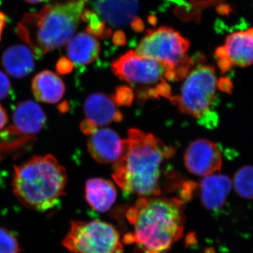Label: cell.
Listing matches in <instances>:
<instances>
[{
	"instance_id": "obj_1",
	"label": "cell",
	"mask_w": 253,
	"mask_h": 253,
	"mask_svg": "<svg viewBox=\"0 0 253 253\" xmlns=\"http://www.w3.org/2000/svg\"><path fill=\"white\" fill-rule=\"evenodd\" d=\"M174 153V147L152 134L129 129L123 156L113 164V179L125 194L139 198L160 196L161 166Z\"/></svg>"
},
{
	"instance_id": "obj_2",
	"label": "cell",
	"mask_w": 253,
	"mask_h": 253,
	"mask_svg": "<svg viewBox=\"0 0 253 253\" xmlns=\"http://www.w3.org/2000/svg\"><path fill=\"white\" fill-rule=\"evenodd\" d=\"M126 218L134 231L123 242L137 245L144 253H166L184 234L182 201L176 198H139Z\"/></svg>"
},
{
	"instance_id": "obj_3",
	"label": "cell",
	"mask_w": 253,
	"mask_h": 253,
	"mask_svg": "<svg viewBox=\"0 0 253 253\" xmlns=\"http://www.w3.org/2000/svg\"><path fill=\"white\" fill-rule=\"evenodd\" d=\"M87 1L46 5L38 12L25 14L17 25L18 37L38 56L61 47L77 29Z\"/></svg>"
},
{
	"instance_id": "obj_4",
	"label": "cell",
	"mask_w": 253,
	"mask_h": 253,
	"mask_svg": "<svg viewBox=\"0 0 253 253\" xmlns=\"http://www.w3.org/2000/svg\"><path fill=\"white\" fill-rule=\"evenodd\" d=\"M67 181L66 169L52 155L35 156L15 166L13 192L25 207L49 211L64 194Z\"/></svg>"
},
{
	"instance_id": "obj_5",
	"label": "cell",
	"mask_w": 253,
	"mask_h": 253,
	"mask_svg": "<svg viewBox=\"0 0 253 253\" xmlns=\"http://www.w3.org/2000/svg\"><path fill=\"white\" fill-rule=\"evenodd\" d=\"M190 42L172 28L163 26L150 29L136 46L139 56L151 58L164 65V78L169 81H179L188 76L194 65L186 55Z\"/></svg>"
},
{
	"instance_id": "obj_6",
	"label": "cell",
	"mask_w": 253,
	"mask_h": 253,
	"mask_svg": "<svg viewBox=\"0 0 253 253\" xmlns=\"http://www.w3.org/2000/svg\"><path fill=\"white\" fill-rule=\"evenodd\" d=\"M62 244L71 253H123L124 251L116 228L99 220L71 221Z\"/></svg>"
},
{
	"instance_id": "obj_7",
	"label": "cell",
	"mask_w": 253,
	"mask_h": 253,
	"mask_svg": "<svg viewBox=\"0 0 253 253\" xmlns=\"http://www.w3.org/2000/svg\"><path fill=\"white\" fill-rule=\"evenodd\" d=\"M216 88L214 68L211 65L199 64L187 76L180 94L169 99L181 113L199 119L214 102Z\"/></svg>"
},
{
	"instance_id": "obj_8",
	"label": "cell",
	"mask_w": 253,
	"mask_h": 253,
	"mask_svg": "<svg viewBox=\"0 0 253 253\" xmlns=\"http://www.w3.org/2000/svg\"><path fill=\"white\" fill-rule=\"evenodd\" d=\"M112 70L118 78L129 84L156 86L165 80L166 68L156 60L129 51L113 61Z\"/></svg>"
},
{
	"instance_id": "obj_9",
	"label": "cell",
	"mask_w": 253,
	"mask_h": 253,
	"mask_svg": "<svg viewBox=\"0 0 253 253\" xmlns=\"http://www.w3.org/2000/svg\"><path fill=\"white\" fill-rule=\"evenodd\" d=\"M184 164L193 174L206 176L219 171L222 165V158L217 145L200 139L193 141L186 150Z\"/></svg>"
},
{
	"instance_id": "obj_10",
	"label": "cell",
	"mask_w": 253,
	"mask_h": 253,
	"mask_svg": "<svg viewBox=\"0 0 253 253\" xmlns=\"http://www.w3.org/2000/svg\"><path fill=\"white\" fill-rule=\"evenodd\" d=\"M46 116L41 106L32 101L19 103L13 113V126L6 131L8 135L23 136L26 141L34 137L44 127Z\"/></svg>"
},
{
	"instance_id": "obj_11",
	"label": "cell",
	"mask_w": 253,
	"mask_h": 253,
	"mask_svg": "<svg viewBox=\"0 0 253 253\" xmlns=\"http://www.w3.org/2000/svg\"><path fill=\"white\" fill-rule=\"evenodd\" d=\"M126 139L111 129H97L89 136L87 149L93 159L101 164L116 163L123 156Z\"/></svg>"
},
{
	"instance_id": "obj_12",
	"label": "cell",
	"mask_w": 253,
	"mask_h": 253,
	"mask_svg": "<svg viewBox=\"0 0 253 253\" xmlns=\"http://www.w3.org/2000/svg\"><path fill=\"white\" fill-rule=\"evenodd\" d=\"M231 188L232 181L229 176L223 174L206 176L200 184L201 199L204 207L214 212L222 209Z\"/></svg>"
},
{
	"instance_id": "obj_13",
	"label": "cell",
	"mask_w": 253,
	"mask_h": 253,
	"mask_svg": "<svg viewBox=\"0 0 253 253\" xmlns=\"http://www.w3.org/2000/svg\"><path fill=\"white\" fill-rule=\"evenodd\" d=\"M86 119L96 126L120 123L123 120L122 113L116 108L111 97L102 93H94L88 96L84 105Z\"/></svg>"
},
{
	"instance_id": "obj_14",
	"label": "cell",
	"mask_w": 253,
	"mask_h": 253,
	"mask_svg": "<svg viewBox=\"0 0 253 253\" xmlns=\"http://www.w3.org/2000/svg\"><path fill=\"white\" fill-rule=\"evenodd\" d=\"M94 7L105 21L113 26H124L135 18L137 0H96Z\"/></svg>"
},
{
	"instance_id": "obj_15",
	"label": "cell",
	"mask_w": 253,
	"mask_h": 253,
	"mask_svg": "<svg viewBox=\"0 0 253 253\" xmlns=\"http://www.w3.org/2000/svg\"><path fill=\"white\" fill-rule=\"evenodd\" d=\"M224 46L234 66L246 68L253 64V28L229 35Z\"/></svg>"
},
{
	"instance_id": "obj_16",
	"label": "cell",
	"mask_w": 253,
	"mask_h": 253,
	"mask_svg": "<svg viewBox=\"0 0 253 253\" xmlns=\"http://www.w3.org/2000/svg\"><path fill=\"white\" fill-rule=\"evenodd\" d=\"M85 199L94 211L106 212L116 202L117 190L111 181L102 178H93L86 181Z\"/></svg>"
},
{
	"instance_id": "obj_17",
	"label": "cell",
	"mask_w": 253,
	"mask_h": 253,
	"mask_svg": "<svg viewBox=\"0 0 253 253\" xmlns=\"http://www.w3.org/2000/svg\"><path fill=\"white\" fill-rule=\"evenodd\" d=\"M1 64L13 78H24L34 69V56L27 46L21 44L11 46L5 50Z\"/></svg>"
},
{
	"instance_id": "obj_18",
	"label": "cell",
	"mask_w": 253,
	"mask_h": 253,
	"mask_svg": "<svg viewBox=\"0 0 253 253\" xmlns=\"http://www.w3.org/2000/svg\"><path fill=\"white\" fill-rule=\"evenodd\" d=\"M62 80L55 73L44 71L38 73L32 81V90L38 101L55 104L62 99L65 93Z\"/></svg>"
},
{
	"instance_id": "obj_19",
	"label": "cell",
	"mask_w": 253,
	"mask_h": 253,
	"mask_svg": "<svg viewBox=\"0 0 253 253\" xmlns=\"http://www.w3.org/2000/svg\"><path fill=\"white\" fill-rule=\"evenodd\" d=\"M99 42L88 33H81L68 42L67 54L73 63L83 66L94 62L100 54Z\"/></svg>"
},
{
	"instance_id": "obj_20",
	"label": "cell",
	"mask_w": 253,
	"mask_h": 253,
	"mask_svg": "<svg viewBox=\"0 0 253 253\" xmlns=\"http://www.w3.org/2000/svg\"><path fill=\"white\" fill-rule=\"evenodd\" d=\"M234 188L237 194L244 199H253V166L241 168L234 178Z\"/></svg>"
},
{
	"instance_id": "obj_21",
	"label": "cell",
	"mask_w": 253,
	"mask_h": 253,
	"mask_svg": "<svg viewBox=\"0 0 253 253\" xmlns=\"http://www.w3.org/2000/svg\"><path fill=\"white\" fill-rule=\"evenodd\" d=\"M81 18L88 23L86 31L89 34L101 38H109L112 34L111 29L106 28L104 23L93 11L86 10L82 14Z\"/></svg>"
},
{
	"instance_id": "obj_22",
	"label": "cell",
	"mask_w": 253,
	"mask_h": 253,
	"mask_svg": "<svg viewBox=\"0 0 253 253\" xmlns=\"http://www.w3.org/2000/svg\"><path fill=\"white\" fill-rule=\"evenodd\" d=\"M19 242L11 231L0 227V253H20Z\"/></svg>"
},
{
	"instance_id": "obj_23",
	"label": "cell",
	"mask_w": 253,
	"mask_h": 253,
	"mask_svg": "<svg viewBox=\"0 0 253 253\" xmlns=\"http://www.w3.org/2000/svg\"><path fill=\"white\" fill-rule=\"evenodd\" d=\"M115 104L119 106H130L134 101V95L132 89L127 86H120L115 94L111 96Z\"/></svg>"
},
{
	"instance_id": "obj_24",
	"label": "cell",
	"mask_w": 253,
	"mask_h": 253,
	"mask_svg": "<svg viewBox=\"0 0 253 253\" xmlns=\"http://www.w3.org/2000/svg\"><path fill=\"white\" fill-rule=\"evenodd\" d=\"M200 125L206 126L208 129H214L217 126L219 123V116L215 112L208 110L198 121Z\"/></svg>"
},
{
	"instance_id": "obj_25",
	"label": "cell",
	"mask_w": 253,
	"mask_h": 253,
	"mask_svg": "<svg viewBox=\"0 0 253 253\" xmlns=\"http://www.w3.org/2000/svg\"><path fill=\"white\" fill-rule=\"evenodd\" d=\"M11 90V84L9 78L0 71V100L6 99Z\"/></svg>"
},
{
	"instance_id": "obj_26",
	"label": "cell",
	"mask_w": 253,
	"mask_h": 253,
	"mask_svg": "<svg viewBox=\"0 0 253 253\" xmlns=\"http://www.w3.org/2000/svg\"><path fill=\"white\" fill-rule=\"evenodd\" d=\"M56 71L60 74L66 75L72 72L73 63L66 57H61L58 60L56 65Z\"/></svg>"
},
{
	"instance_id": "obj_27",
	"label": "cell",
	"mask_w": 253,
	"mask_h": 253,
	"mask_svg": "<svg viewBox=\"0 0 253 253\" xmlns=\"http://www.w3.org/2000/svg\"><path fill=\"white\" fill-rule=\"evenodd\" d=\"M217 86L219 90L229 94L232 93L233 88H234L232 82L227 77L219 78V81H217Z\"/></svg>"
},
{
	"instance_id": "obj_28",
	"label": "cell",
	"mask_w": 253,
	"mask_h": 253,
	"mask_svg": "<svg viewBox=\"0 0 253 253\" xmlns=\"http://www.w3.org/2000/svg\"><path fill=\"white\" fill-rule=\"evenodd\" d=\"M97 126L89 120L84 119V121H82L80 128L83 134L90 136L97 130Z\"/></svg>"
},
{
	"instance_id": "obj_29",
	"label": "cell",
	"mask_w": 253,
	"mask_h": 253,
	"mask_svg": "<svg viewBox=\"0 0 253 253\" xmlns=\"http://www.w3.org/2000/svg\"><path fill=\"white\" fill-rule=\"evenodd\" d=\"M217 65L221 73L229 72L231 71V68L234 67V65L227 57L217 59Z\"/></svg>"
},
{
	"instance_id": "obj_30",
	"label": "cell",
	"mask_w": 253,
	"mask_h": 253,
	"mask_svg": "<svg viewBox=\"0 0 253 253\" xmlns=\"http://www.w3.org/2000/svg\"><path fill=\"white\" fill-rule=\"evenodd\" d=\"M113 44L118 46H123L126 43V35L123 31H118L113 34Z\"/></svg>"
},
{
	"instance_id": "obj_31",
	"label": "cell",
	"mask_w": 253,
	"mask_h": 253,
	"mask_svg": "<svg viewBox=\"0 0 253 253\" xmlns=\"http://www.w3.org/2000/svg\"><path fill=\"white\" fill-rule=\"evenodd\" d=\"M131 28L136 32H141L144 30V25L140 18L136 17L131 21Z\"/></svg>"
},
{
	"instance_id": "obj_32",
	"label": "cell",
	"mask_w": 253,
	"mask_h": 253,
	"mask_svg": "<svg viewBox=\"0 0 253 253\" xmlns=\"http://www.w3.org/2000/svg\"><path fill=\"white\" fill-rule=\"evenodd\" d=\"M8 121L7 113L4 108L0 104V129L4 127Z\"/></svg>"
},
{
	"instance_id": "obj_33",
	"label": "cell",
	"mask_w": 253,
	"mask_h": 253,
	"mask_svg": "<svg viewBox=\"0 0 253 253\" xmlns=\"http://www.w3.org/2000/svg\"><path fill=\"white\" fill-rule=\"evenodd\" d=\"M6 17L4 13L0 11V41H1V34H2L3 30L6 25Z\"/></svg>"
},
{
	"instance_id": "obj_34",
	"label": "cell",
	"mask_w": 253,
	"mask_h": 253,
	"mask_svg": "<svg viewBox=\"0 0 253 253\" xmlns=\"http://www.w3.org/2000/svg\"><path fill=\"white\" fill-rule=\"evenodd\" d=\"M217 11H219V14H227L230 11V8H229V6H219V7L217 8Z\"/></svg>"
},
{
	"instance_id": "obj_35",
	"label": "cell",
	"mask_w": 253,
	"mask_h": 253,
	"mask_svg": "<svg viewBox=\"0 0 253 253\" xmlns=\"http://www.w3.org/2000/svg\"><path fill=\"white\" fill-rule=\"evenodd\" d=\"M25 1H27L28 3H31V4H37V3L41 2V1H44V0H25Z\"/></svg>"
},
{
	"instance_id": "obj_36",
	"label": "cell",
	"mask_w": 253,
	"mask_h": 253,
	"mask_svg": "<svg viewBox=\"0 0 253 253\" xmlns=\"http://www.w3.org/2000/svg\"><path fill=\"white\" fill-rule=\"evenodd\" d=\"M206 253H214V250L212 249H209L206 251Z\"/></svg>"
}]
</instances>
